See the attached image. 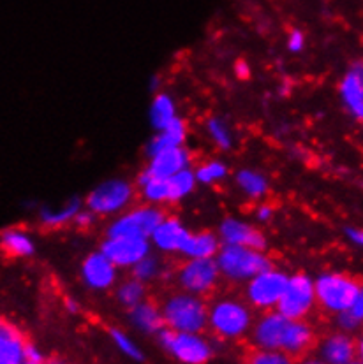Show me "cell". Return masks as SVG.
<instances>
[{
  "label": "cell",
  "instance_id": "4fadbf2b",
  "mask_svg": "<svg viewBox=\"0 0 363 364\" xmlns=\"http://www.w3.org/2000/svg\"><path fill=\"white\" fill-rule=\"evenodd\" d=\"M219 240L222 241V245H238V247L254 248V250L266 248L265 234L238 218H226L222 222L219 228Z\"/></svg>",
  "mask_w": 363,
  "mask_h": 364
},
{
  "label": "cell",
  "instance_id": "f35d334b",
  "mask_svg": "<svg viewBox=\"0 0 363 364\" xmlns=\"http://www.w3.org/2000/svg\"><path fill=\"white\" fill-rule=\"evenodd\" d=\"M273 217V208L270 204H259L258 210H256V218L259 222H268Z\"/></svg>",
  "mask_w": 363,
  "mask_h": 364
},
{
  "label": "cell",
  "instance_id": "9c48e42d",
  "mask_svg": "<svg viewBox=\"0 0 363 364\" xmlns=\"http://www.w3.org/2000/svg\"><path fill=\"white\" fill-rule=\"evenodd\" d=\"M219 267L216 259H187L179 269V285L184 292L194 296H205L217 285Z\"/></svg>",
  "mask_w": 363,
  "mask_h": 364
},
{
  "label": "cell",
  "instance_id": "e575fe53",
  "mask_svg": "<svg viewBox=\"0 0 363 364\" xmlns=\"http://www.w3.org/2000/svg\"><path fill=\"white\" fill-rule=\"evenodd\" d=\"M335 315H337V326H339V329L342 333L351 334L353 331H357L358 328H360L362 321H360V318L354 317V315L351 314L349 310L339 311V314H335Z\"/></svg>",
  "mask_w": 363,
  "mask_h": 364
},
{
  "label": "cell",
  "instance_id": "74e56055",
  "mask_svg": "<svg viewBox=\"0 0 363 364\" xmlns=\"http://www.w3.org/2000/svg\"><path fill=\"white\" fill-rule=\"evenodd\" d=\"M95 220V215L92 213V211H78V215L74 217V224L78 225V228H83V229H88L92 224H94Z\"/></svg>",
  "mask_w": 363,
  "mask_h": 364
},
{
  "label": "cell",
  "instance_id": "83f0119b",
  "mask_svg": "<svg viewBox=\"0 0 363 364\" xmlns=\"http://www.w3.org/2000/svg\"><path fill=\"white\" fill-rule=\"evenodd\" d=\"M80 210V199H71L69 203H65L64 206L60 208H43V210H41V220H43V224H46L48 228H60V225H65L68 222L74 220V217H76Z\"/></svg>",
  "mask_w": 363,
  "mask_h": 364
},
{
  "label": "cell",
  "instance_id": "ab89813d",
  "mask_svg": "<svg viewBox=\"0 0 363 364\" xmlns=\"http://www.w3.org/2000/svg\"><path fill=\"white\" fill-rule=\"evenodd\" d=\"M346 236L347 240H349L353 245H357V247H362L363 245V232L358 228H347Z\"/></svg>",
  "mask_w": 363,
  "mask_h": 364
},
{
  "label": "cell",
  "instance_id": "6da1fadb",
  "mask_svg": "<svg viewBox=\"0 0 363 364\" xmlns=\"http://www.w3.org/2000/svg\"><path fill=\"white\" fill-rule=\"evenodd\" d=\"M166 328L177 333H201L209 322V306L201 296L179 292L166 299L161 308Z\"/></svg>",
  "mask_w": 363,
  "mask_h": 364
},
{
  "label": "cell",
  "instance_id": "44dd1931",
  "mask_svg": "<svg viewBox=\"0 0 363 364\" xmlns=\"http://www.w3.org/2000/svg\"><path fill=\"white\" fill-rule=\"evenodd\" d=\"M129 318L132 326L145 334H157L164 328L161 308L155 306L150 301H142L136 306L129 308Z\"/></svg>",
  "mask_w": 363,
  "mask_h": 364
},
{
  "label": "cell",
  "instance_id": "484cf974",
  "mask_svg": "<svg viewBox=\"0 0 363 364\" xmlns=\"http://www.w3.org/2000/svg\"><path fill=\"white\" fill-rule=\"evenodd\" d=\"M166 183H168L169 203H177V200L192 194V191L196 188V183H198V181H196L194 171H192L191 167H185V169L173 174V176L166 178Z\"/></svg>",
  "mask_w": 363,
  "mask_h": 364
},
{
  "label": "cell",
  "instance_id": "3957f363",
  "mask_svg": "<svg viewBox=\"0 0 363 364\" xmlns=\"http://www.w3.org/2000/svg\"><path fill=\"white\" fill-rule=\"evenodd\" d=\"M206 326H210L212 331L224 340H236L253 328V314L242 301L231 298L219 299L209 308Z\"/></svg>",
  "mask_w": 363,
  "mask_h": 364
},
{
  "label": "cell",
  "instance_id": "8d00e7d4",
  "mask_svg": "<svg viewBox=\"0 0 363 364\" xmlns=\"http://www.w3.org/2000/svg\"><path fill=\"white\" fill-rule=\"evenodd\" d=\"M305 46V36H303L302 31H293L288 37V50L293 51V53H298V51L303 50Z\"/></svg>",
  "mask_w": 363,
  "mask_h": 364
},
{
  "label": "cell",
  "instance_id": "7a4b0ae2",
  "mask_svg": "<svg viewBox=\"0 0 363 364\" xmlns=\"http://www.w3.org/2000/svg\"><path fill=\"white\" fill-rule=\"evenodd\" d=\"M219 273L235 282H247L254 274L272 266L263 250L238 247V245H222L216 257Z\"/></svg>",
  "mask_w": 363,
  "mask_h": 364
},
{
  "label": "cell",
  "instance_id": "f6af8a7d",
  "mask_svg": "<svg viewBox=\"0 0 363 364\" xmlns=\"http://www.w3.org/2000/svg\"><path fill=\"white\" fill-rule=\"evenodd\" d=\"M46 364H62V363H58V361H50V363H48L46 361Z\"/></svg>",
  "mask_w": 363,
  "mask_h": 364
},
{
  "label": "cell",
  "instance_id": "ba28073f",
  "mask_svg": "<svg viewBox=\"0 0 363 364\" xmlns=\"http://www.w3.org/2000/svg\"><path fill=\"white\" fill-rule=\"evenodd\" d=\"M132 185L125 180H106L99 183L94 191L88 194L87 208L88 211L98 217V215H113L120 213L122 210L131 203Z\"/></svg>",
  "mask_w": 363,
  "mask_h": 364
},
{
  "label": "cell",
  "instance_id": "d590c367",
  "mask_svg": "<svg viewBox=\"0 0 363 364\" xmlns=\"http://www.w3.org/2000/svg\"><path fill=\"white\" fill-rule=\"evenodd\" d=\"M21 364H46V358H44L43 352L34 343H27L25 341L23 361H21Z\"/></svg>",
  "mask_w": 363,
  "mask_h": 364
},
{
  "label": "cell",
  "instance_id": "7bdbcfd3",
  "mask_svg": "<svg viewBox=\"0 0 363 364\" xmlns=\"http://www.w3.org/2000/svg\"><path fill=\"white\" fill-rule=\"evenodd\" d=\"M65 306H68V310L71 314H78V310H80V306H78V303L74 299H65Z\"/></svg>",
  "mask_w": 363,
  "mask_h": 364
},
{
  "label": "cell",
  "instance_id": "60d3db41",
  "mask_svg": "<svg viewBox=\"0 0 363 364\" xmlns=\"http://www.w3.org/2000/svg\"><path fill=\"white\" fill-rule=\"evenodd\" d=\"M349 311L354 315V317L360 318V321H362V318H363V292H362V294H358L357 298H354L353 304L349 306Z\"/></svg>",
  "mask_w": 363,
  "mask_h": 364
},
{
  "label": "cell",
  "instance_id": "836d02e7",
  "mask_svg": "<svg viewBox=\"0 0 363 364\" xmlns=\"http://www.w3.org/2000/svg\"><path fill=\"white\" fill-rule=\"evenodd\" d=\"M249 364H295L291 355L284 354L280 350H258L253 358L249 359Z\"/></svg>",
  "mask_w": 363,
  "mask_h": 364
},
{
  "label": "cell",
  "instance_id": "5bb4252c",
  "mask_svg": "<svg viewBox=\"0 0 363 364\" xmlns=\"http://www.w3.org/2000/svg\"><path fill=\"white\" fill-rule=\"evenodd\" d=\"M118 267L102 254L101 250L88 255L81 264V278L85 284L95 291H105L117 282Z\"/></svg>",
  "mask_w": 363,
  "mask_h": 364
},
{
  "label": "cell",
  "instance_id": "2e32d148",
  "mask_svg": "<svg viewBox=\"0 0 363 364\" xmlns=\"http://www.w3.org/2000/svg\"><path fill=\"white\" fill-rule=\"evenodd\" d=\"M358 355V343L347 333H333L320 345V359L327 364H349Z\"/></svg>",
  "mask_w": 363,
  "mask_h": 364
},
{
  "label": "cell",
  "instance_id": "52a82bcc",
  "mask_svg": "<svg viewBox=\"0 0 363 364\" xmlns=\"http://www.w3.org/2000/svg\"><path fill=\"white\" fill-rule=\"evenodd\" d=\"M246 296L251 306L258 310L268 311L275 310L277 301L283 296L284 287H286L288 274L284 271L275 269V267H266L261 273L254 274L251 280H247Z\"/></svg>",
  "mask_w": 363,
  "mask_h": 364
},
{
  "label": "cell",
  "instance_id": "7402d4cb",
  "mask_svg": "<svg viewBox=\"0 0 363 364\" xmlns=\"http://www.w3.org/2000/svg\"><path fill=\"white\" fill-rule=\"evenodd\" d=\"M185 137H187V127H185L184 120L177 117L172 124H168L164 129L157 131V134L152 137L147 146L148 157H152V155L159 154L162 150H168V148L182 146L185 143Z\"/></svg>",
  "mask_w": 363,
  "mask_h": 364
},
{
  "label": "cell",
  "instance_id": "d4e9b609",
  "mask_svg": "<svg viewBox=\"0 0 363 364\" xmlns=\"http://www.w3.org/2000/svg\"><path fill=\"white\" fill-rule=\"evenodd\" d=\"M236 185L251 199H261L268 192V180L254 169H242L236 173Z\"/></svg>",
  "mask_w": 363,
  "mask_h": 364
},
{
  "label": "cell",
  "instance_id": "f1b7e54d",
  "mask_svg": "<svg viewBox=\"0 0 363 364\" xmlns=\"http://www.w3.org/2000/svg\"><path fill=\"white\" fill-rule=\"evenodd\" d=\"M118 303L124 304L125 308H132L138 303L145 301L147 298V285L143 282L131 278V280L124 282L117 291Z\"/></svg>",
  "mask_w": 363,
  "mask_h": 364
},
{
  "label": "cell",
  "instance_id": "277c9868",
  "mask_svg": "<svg viewBox=\"0 0 363 364\" xmlns=\"http://www.w3.org/2000/svg\"><path fill=\"white\" fill-rule=\"evenodd\" d=\"M316 303L332 314L349 310L354 298L362 294V287L353 277L344 273H323L314 280Z\"/></svg>",
  "mask_w": 363,
  "mask_h": 364
},
{
  "label": "cell",
  "instance_id": "ee69618b",
  "mask_svg": "<svg viewBox=\"0 0 363 364\" xmlns=\"http://www.w3.org/2000/svg\"><path fill=\"white\" fill-rule=\"evenodd\" d=\"M298 364H327V363L320 358H305V359H302Z\"/></svg>",
  "mask_w": 363,
  "mask_h": 364
},
{
  "label": "cell",
  "instance_id": "e0dca14e",
  "mask_svg": "<svg viewBox=\"0 0 363 364\" xmlns=\"http://www.w3.org/2000/svg\"><path fill=\"white\" fill-rule=\"evenodd\" d=\"M189 164H191V155H189L187 148L175 146L152 155L145 173L154 178H162L164 180V178L173 176L179 171L189 167Z\"/></svg>",
  "mask_w": 363,
  "mask_h": 364
},
{
  "label": "cell",
  "instance_id": "f546056e",
  "mask_svg": "<svg viewBox=\"0 0 363 364\" xmlns=\"http://www.w3.org/2000/svg\"><path fill=\"white\" fill-rule=\"evenodd\" d=\"M226 174H228V167L221 161H209L194 171L196 181L203 185L219 183L221 180H224Z\"/></svg>",
  "mask_w": 363,
  "mask_h": 364
},
{
  "label": "cell",
  "instance_id": "603a6c76",
  "mask_svg": "<svg viewBox=\"0 0 363 364\" xmlns=\"http://www.w3.org/2000/svg\"><path fill=\"white\" fill-rule=\"evenodd\" d=\"M25 340L14 326L0 322V364H21Z\"/></svg>",
  "mask_w": 363,
  "mask_h": 364
},
{
  "label": "cell",
  "instance_id": "9a60e30c",
  "mask_svg": "<svg viewBox=\"0 0 363 364\" xmlns=\"http://www.w3.org/2000/svg\"><path fill=\"white\" fill-rule=\"evenodd\" d=\"M189 236V229L175 217L162 218L150 234V245L157 247V250L164 252V254H177L182 250L185 240Z\"/></svg>",
  "mask_w": 363,
  "mask_h": 364
},
{
  "label": "cell",
  "instance_id": "b9f144b4",
  "mask_svg": "<svg viewBox=\"0 0 363 364\" xmlns=\"http://www.w3.org/2000/svg\"><path fill=\"white\" fill-rule=\"evenodd\" d=\"M249 74H251V69H249V65H247V62L238 60V64H236V76L246 80V77H249Z\"/></svg>",
  "mask_w": 363,
  "mask_h": 364
},
{
  "label": "cell",
  "instance_id": "1f68e13d",
  "mask_svg": "<svg viewBox=\"0 0 363 364\" xmlns=\"http://www.w3.org/2000/svg\"><path fill=\"white\" fill-rule=\"evenodd\" d=\"M131 269H132V278L147 284V282H152L154 278L159 277V273H161V262H159V259H155L154 255L148 254L143 259H140Z\"/></svg>",
  "mask_w": 363,
  "mask_h": 364
},
{
  "label": "cell",
  "instance_id": "d6986e66",
  "mask_svg": "<svg viewBox=\"0 0 363 364\" xmlns=\"http://www.w3.org/2000/svg\"><path fill=\"white\" fill-rule=\"evenodd\" d=\"M314 343V331L309 324L303 321H290L288 324L286 334H284L283 341V350L284 354L296 358V355H302L312 347Z\"/></svg>",
  "mask_w": 363,
  "mask_h": 364
},
{
  "label": "cell",
  "instance_id": "d6a6232c",
  "mask_svg": "<svg viewBox=\"0 0 363 364\" xmlns=\"http://www.w3.org/2000/svg\"><path fill=\"white\" fill-rule=\"evenodd\" d=\"M111 340L113 343L117 345L118 350L122 352L124 355H127L129 359H135V361H142L143 359V352L142 348L136 345V341L129 336L127 333H124L122 329H111L110 331Z\"/></svg>",
  "mask_w": 363,
  "mask_h": 364
},
{
  "label": "cell",
  "instance_id": "ac0fdd59",
  "mask_svg": "<svg viewBox=\"0 0 363 364\" xmlns=\"http://www.w3.org/2000/svg\"><path fill=\"white\" fill-rule=\"evenodd\" d=\"M340 99L351 117L362 120L363 117V69L362 64H354L340 81Z\"/></svg>",
  "mask_w": 363,
  "mask_h": 364
},
{
  "label": "cell",
  "instance_id": "7c38bea8",
  "mask_svg": "<svg viewBox=\"0 0 363 364\" xmlns=\"http://www.w3.org/2000/svg\"><path fill=\"white\" fill-rule=\"evenodd\" d=\"M290 318L280 315L277 310H268L253 322V341L258 350H283L284 334H286Z\"/></svg>",
  "mask_w": 363,
  "mask_h": 364
},
{
  "label": "cell",
  "instance_id": "8fae6325",
  "mask_svg": "<svg viewBox=\"0 0 363 364\" xmlns=\"http://www.w3.org/2000/svg\"><path fill=\"white\" fill-rule=\"evenodd\" d=\"M150 240L138 236H117L106 237L101 252L117 267H132L140 259L150 254Z\"/></svg>",
  "mask_w": 363,
  "mask_h": 364
},
{
  "label": "cell",
  "instance_id": "ffe728a7",
  "mask_svg": "<svg viewBox=\"0 0 363 364\" xmlns=\"http://www.w3.org/2000/svg\"><path fill=\"white\" fill-rule=\"evenodd\" d=\"M221 248V240L217 234L210 231L203 232H189L180 254H184L187 259H214Z\"/></svg>",
  "mask_w": 363,
  "mask_h": 364
},
{
  "label": "cell",
  "instance_id": "4dcf8cb0",
  "mask_svg": "<svg viewBox=\"0 0 363 364\" xmlns=\"http://www.w3.org/2000/svg\"><path fill=\"white\" fill-rule=\"evenodd\" d=\"M206 131H209V136L212 137V141L221 148V150H229V148H231L233 136L224 120L212 117L206 122Z\"/></svg>",
  "mask_w": 363,
  "mask_h": 364
},
{
  "label": "cell",
  "instance_id": "30bf717a",
  "mask_svg": "<svg viewBox=\"0 0 363 364\" xmlns=\"http://www.w3.org/2000/svg\"><path fill=\"white\" fill-rule=\"evenodd\" d=\"M164 218L162 210L155 206H140L127 213L120 215L115 218L113 224L110 225L108 236H138V237H150L152 231L157 228L159 222Z\"/></svg>",
  "mask_w": 363,
  "mask_h": 364
},
{
  "label": "cell",
  "instance_id": "8992f818",
  "mask_svg": "<svg viewBox=\"0 0 363 364\" xmlns=\"http://www.w3.org/2000/svg\"><path fill=\"white\" fill-rule=\"evenodd\" d=\"M316 306L314 280L305 273L288 277L283 296L277 301L275 310L290 321H303Z\"/></svg>",
  "mask_w": 363,
  "mask_h": 364
},
{
  "label": "cell",
  "instance_id": "5b68a950",
  "mask_svg": "<svg viewBox=\"0 0 363 364\" xmlns=\"http://www.w3.org/2000/svg\"><path fill=\"white\" fill-rule=\"evenodd\" d=\"M157 338L162 348L182 364H206L214 355L212 345L201 333H177L164 326Z\"/></svg>",
  "mask_w": 363,
  "mask_h": 364
},
{
  "label": "cell",
  "instance_id": "bcb514c9",
  "mask_svg": "<svg viewBox=\"0 0 363 364\" xmlns=\"http://www.w3.org/2000/svg\"><path fill=\"white\" fill-rule=\"evenodd\" d=\"M349 364H362V363H360V361H357V359H354V361H351Z\"/></svg>",
  "mask_w": 363,
  "mask_h": 364
},
{
  "label": "cell",
  "instance_id": "4316f807",
  "mask_svg": "<svg viewBox=\"0 0 363 364\" xmlns=\"http://www.w3.org/2000/svg\"><path fill=\"white\" fill-rule=\"evenodd\" d=\"M177 118V107L173 99L166 94L155 95L150 106V124L155 131H161Z\"/></svg>",
  "mask_w": 363,
  "mask_h": 364
},
{
  "label": "cell",
  "instance_id": "cb8c5ba5",
  "mask_svg": "<svg viewBox=\"0 0 363 364\" xmlns=\"http://www.w3.org/2000/svg\"><path fill=\"white\" fill-rule=\"evenodd\" d=\"M0 250L11 257H31L36 252V245L27 232L11 228L0 232Z\"/></svg>",
  "mask_w": 363,
  "mask_h": 364
}]
</instances>
